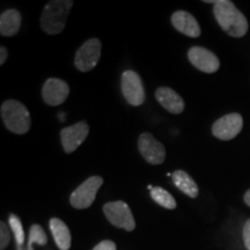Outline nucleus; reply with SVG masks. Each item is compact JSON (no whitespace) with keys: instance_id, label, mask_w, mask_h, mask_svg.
Returning a JSON list of instances; mask_svg holds the SVG:
<instances>
[{"instance_id":"nucleus-1","label":"nucleus","mask_w":250,"mask_h":250,"mask_svg":"<svg viewBox=\"0 0 250 250\" xmlns=\"http://www.w3.org/2000/svg\"><path fill=\"white\" fill-rule=\"evenodd\" d=\"M208 4H213L215 20L225 33L232 37H242L248 31V21L242 12L229 0H205Z\"/></svg>"},{"instance_id":"nucleus-2","label":"nucleus","mask_w":250,"mask_h":250,"mask_svg":"<svg viewBox=\"0 0 250 250\" xmlns=\"http://www.w3.org/2000/svg\"><path fill=\"white\" fill-rule=\"evenodd\" d=\"M73 6L72 0H52L45 5L41 15V28L49 35H57L64 30Z\"/></svg>"},{"instance_id":"nucleus-3","label":"nucleus","mask_w":250,"mask_h":250,"mask_svg":"<svg viewBox=\"0 0 250 250\" xmlns=\"http://www.w3.org/2000/svg\"><path fill=\"white\" fill-rule=\"evenodd\" d=\"M1 118L5 126L13 133L23 134L30 129L31 120L29 111L17 100H7L2 103Z\"/></svg>"},{"instance_id":"nucleus-4","label":"nucleus","mask_w":250,"mask_h":250,"mask_svg":"<svg viewBox=\"0 0 250 250\" xmlns=\"http://www.w3.org/2000/svg\"><path fill=\"white\" fill-rule=\"evenodd\" d=\"M103 212H104V215L107 217L109 223L114 226L123 228L127 232H131L136 228L133 214L126 203L122 201L107 203L103 206Z\"/></svg>"},{"instance_id":"nucleus-5","label":"nucleus","mask_w":250,"mask_h":250,"mask_svg":"<svg viewBox=\"0 0 250 250\" xmlns=\"http://www.w3.org/2000/svg\"><path fill=\"white\" fill-rule=\"evenodd\" d=\"M103 184L101 176H92L87 179L81 186H79L72 192L70 197V203L74 208L83 210L89 208L95 201L96 193Z\"/></svg>"},{"instance_id":"nucleus-6","label":"nucleus","mask_w":250,"mask_h":250,"mask_svg":"<svg viewBox=\"0 0 250 250\" xmlns=\"http://www.w3.org/2000/svg\"><path fill=\"white\" fill-rule=\"evenodd\" d=\"M101 41L90 39L78 49L74 64L80 72H89L98 65L101 57Z\"/></svg>"},{"instance_id":"nucleus-7","label":"nucleus","mask_w":250,"mask_h":250,"mask_svg":"<svg viewBox=\"0 0 250 250\" xmlns=\"http://www.w3.org/2000/svg\"><path fill=\"white\" fill-rule=\"evenodd\" d=\"M122 93H123L125 100L131 105L138 107L145 101V90L142 78L134 71H125L122 74Z\"/></svg>"},{"instance_id":"nucleus-8","label":"nucleus","mask_w":250,"mask_h":250,"mask_svg":"<svg viewBox=\"0 0 250 250\" xmlns=\"http://www.w3.org/2000/svg\"><path fill=\"white\" fill-rule=\"evenodd\" d=\"M243 118L237 112L225 115L215 121L212 125V133L215 138L220 140H230L241 132Z\"/></svg>"},{"instance_id":"nucleus-9","label":"nucleus","mask_w":250,"mask_h":250,"mask_svg":"<svg viewBox=\"0 0 250 250\" xmlns=\"http://www.w3.org/2000/svg\"><path fill=\"white\" fill-rule=\"evenodd\" d=\"M138 148L140 154L151 165H161L166 159V149L160 142H158L153 134L144 132L139 136Z\"/></svg>"},{"instance_id":"nucleus-10","label":"nucleus","mask_w":250,"mask_h":250,"mask_svg":"<svg viewBox=\"0 0 250 250\" xmlns=\"http://www.w3.org/2000/svg\"><path fill=\"white\" fill-rule=\"evenodd\" d=\"M188 58L197 70L205 73H214L220 67V62L217 56L203 46H192L188 52Z\"/></svg>"},{"instance_id":"nucleus-11","label":"nucleus","mask_w":250,"mask_h":250,"mask_svg":"<svg viewBox=\"0 0 250 250\" xmlns=\"http://www.w3.org/2000/svg\"><path fill=\"white\" fill-rule=\"evenodd\" d=\"M89 132V125L86 122L72 125V126L64 127L61 131V139L62 148L66 153H73L79 146L85 142Z\"/></svg>"},{"instance_id":"nucleus-12","label":"nucleus","mask_w":250,"mask_h":250,"mask_svg":"<svg viewBox=\"0 0 250 250\" xmlns=\"http://www.w3.org/2000/svg\"><path fill=\"white\" fill-rule=\"evenodd\" d=\"M68 94H70V87L67 83L58 78H50L45 81L42 88L43 100L46 104L52 105V107L66 101Z\"/></svg>"},{"instance_id":"nucleus-13","label":"nucleus","mask_w":250,"mask_h":250,"mask_svg":"<svg viewBox=\"0 0 250 250\" xmlns=\"http://www.w3.org/2000/svg\"><path fill=\"white\" fill-rule=\"evenodd\" d=\"M171 23H173L175 29L189 37L196 39V37L201 36L202 34L201 27H199V23L197 22L195 17L186 11L175 12L171 15Z\"/></svg>"},{"instance_id":"nucleus-14","label":"nucleus","mask_w":250,"mask_h":250,"mask_svg":"<svg viewBox=\"0 0 250 250\" xmlns=\"http://www.w3.org/2000/svg\"><path fill=\"white\" fill-rule=\"evenodd\" d=\"M155 98L158 102L171 114L179 115L184 110V101L174 89L168 87H160L156 89Z\"/></svg>"},{"instance_id":"nucleus-15","label":"nucleus","mask_w":250,"mask_h":250,"mask_svg":"<svg viewBox=\"0 0 250 250\" xmlns=\"http://www.w3.org/2000/svg\"><path fill=\"white\" fill-rule=\"evenodd\" d=\"M50 230L54 235L55 242L61 250H68L71 248V233L68 227L58 218L50 219Z\"/></svg>"},{"instance_id":"nucleus-16","label":"nucleus","mask_w":250,"mask_h":250,"mask_svg":"<svg viewBox=\"0 0 250 250\" xmlns=\"http://www.w3.org/2000/svg\"><path fill=\"white\" fill-rule=\"evenodd\" d=\"M21 27V14L17 9H7L0 17V33L2 36L17 35Z\"/></svg>"},{"instance_id":"nucleus-17","label":"nucleus","mask_w":250,"mask_h":250,"mask_svg":"<svg viewBox=\"0 0 250 250\" xmlns=\"http://www.w3.org/2000/svg\"><path fill=\"white\" fill-rule=\"evenodd\" d=\"M171 179L175 186H176L181 191L186 193L187 196L191 197V198H196L198 196L199 189L197 187L195 181L190 176L187 171L184 170H176L171 174Z\"/></svg>"},{"instance_id":"nucleus-18","label":"nucleus","mask_w":250,"mask_h":250,"mask_svg":"<svg viewBox=\"0 0 250 250\" xmlns=\"http://www.w3.org/2000/svg\"><path fill=\"white\" fill-rule=\"evenodd\" d=\"M151 197L153 201L161 205L162 208H167V210H174L176 208V202H175L174 197L167 190L162 189L160 187H153L151 190Z\"/></svg>"},{"instance_id":"nucleus-19","label":"nucleus","mask_w":250,"mask_h":250,"mask_svg":"<svg viewBox=\"0 0 250 250\" xmlns=\"http://www.w3.org/2000/svg\"><path fill=\"white\" fill-rule=\"evenodd\" d=\"M48 242V236L40 225H33L29 230V242H28L27 250H34V243H39L41 246H44Z\"/></svg>"},{"instance_id":"nucleus-20","label":"nucleus","mask_w":250,"mask_h":250,"mask_svg":"<svg viewBox=\"0 0 250 250\" xmlns=\"http://www.w3.org/2000/svg\"><path fill=\"white\" fill-rule=\"evenodd\" d=\"M9 226H11L12 230H13L14 236H15V242H17L18 250H21L24 243V230L21 224L20 219L18 218V215L11 214L9 215Z\"/></svg>"},{"instance_id":"nucleus-21","label":"nucleus","mask_w":250,"mask_h":250,"mask_svg":"<svg viewBox=\"0 0 250 250\" xmlns=\"http://www.w3.org/2000/svg\"><path fill=\"white\" fill-rule=\"evenodd\" d=\"M11 241V235H9L8 227L6 226L4 221L0 223V250H5Z\"/></svg>"},{"instance_id":"nucleus-22","label":"nucleus","mask_w":250,"mask_h":250,"mask_svg":"<svg viewBox=\"0 0 250 250\" xmlns=\"http://www.w3.org/2000/svg\"><path fill=\"white\" fill-rule=\"evenodd\" d=\"M243 242L247 250H250V219L246 221L243 226Z\"/></svg>"},{"instance_id":"nucleus-23","label":"nucleus","mask_w":250,"mask_h":250,"mask_svg":"<svg viewBox=\"0 0 250 250\" xmlns=\"http://www.w3.org/2000/svg\"><path fill=\"white\" fill-rule=\"evenodd\" d=\"M93 250H117L115 242L110 241V240H104V241L100 242L98 246L94 247Z\"/></svg>"},{"instance_id":"nucleus-24","label":"nucleus","mask_w":250,"mask_h":250,"mask_svg":"<svg viewBox=\"0 0 250 250\" xmlns=\"http://www.w3.org/2000/svg\"><path fill=\"white\" fill-rule=\"evenodd\" d=\"M6 59H7V50L5 46H1L0 48V65H4Z\"/></svg>"},{"instance_id":"nucleus-25","label":"nucleus","mask_w":250,"mask_h":250,"mask_svg":"<svg viewBox=\"0 0 250 250\" xmlns=\"http://www.w3.org/2000/svg\"><path fill=\"white\" fill-rule=\"evenodd\" d=\"M245 203L248 206H250V189L245 193Z\"/></svg>"}]
</instances>
